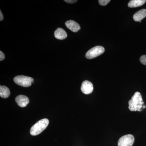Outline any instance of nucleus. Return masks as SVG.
<instances>
[{
    "label": "nucleus",
    "mask_w": 146,
    "mask_h": 146,
    "mask_svg": "<svg viewBox=\"0 0 146 146\" xmlns=\"http://www.w3.org/2000/svg\"><path fill=\"white\" fill-rule=\"evenodd\" d=\"M65 26L71 31L74 32H77L80 29V27L79 25L75 21H68L65 23Z\"/></svg>",
    "instance_id": "nucleus-8"
},
{
    "label": "nucleus",
    "mask_w": 146,
    "mask_h": 146,
    "mask_svg": "<svg viewBox=\"0 0 146 146\" xmlns=\"http://www.w3.org/2000/svg\"><path fill=\"white\" fill-rule=\"evenodd\" d=\"M134 136L131 134H127L122 136L118 141V146H132L134 143Z\"/></svg>",
    "instance_id": "nucleus-5"
},
{
    "label": "nucleus",
    "mask_w": 146,
    "mask_h": 146,
    "mask_svg": "<svg viewBox=\"0 0 146 146\" xmlns=\"http://www.w3.org/2000/svg\"><path fill=\"white\" fill-rule=\"evenodd\" d=\"M15 101L17 104L21 107H26L29 102V98L24 95L18 96L16 97Z\"/></svg>",
    "instance_id": "nucleus-7"
},
{
    "label": "nucleus",
    "mask_w": 146,
    "mask_h": 146,
    "mask_svg": "<svg viewBox=\"0 0 146 146\" xmlns=\"http://www.w3.org/2000/svg\"><path fill=\"white\" fill-rule=\"evenodd\" d=\"M81 90L83 94L86 95L91 94L94 90L93 84L91 82L85 80L82 84Z\"/></svg>",
    "instance_id": "nucleus-6"
},
{
    "label": "nucleus",
    "mask_w": 146,
    "mask_h": 146,
    "mask_svg": "<svg viewBox=\"0 0 146 146\" xmlns=\"http://www.w3.org/2000/svg\"><path fill=\"white\" fill-rule=\"evenodd\" d=\"M110 1V0H99V3L101 5L105 6L107 5Z\"/></svg>",
    "instance_id": "nucleus-13"
},
{
    "label": "nucleus",
    "mask_w": 146,
    "mask_h": 146,
    "mask_svg": "<svg viewBox=\"0 0 146 146\" xmlns=\"http://www.w3.org/2000/svg\"><path fill=\"white\" fill-rule=\"evenodd\" d=\"M140 62L143 65H146V55H144L142 56H141V58L140 59Z\"/></svg>",
    "instance_id": "nucleus-14"
},
{
    "label": "nucleus",
    "mask_w": 146,
    "mask_h": 146,
    "mask_svg": "<svg viewBox=\"0 0 146 146\" xmlns=\"http://www.w3.org/2000/svg\"><path fill=\"white\" fill-rule=\"evenodd\" d=\"M146 17V9H143L134 14L133 19L136 22H140Z\"/></svg>",
    "instance_id": "nucleus-10"
},
{
    "label": "nucleus",
    "mask_w": 146,
    "mask_h": 146,
    "mask_svg": "<svg viewBox=\"0 0 146 146\" xmlns=\"http://www.w3.org/2000/svg\"><path fill=\"white\" fill-rule=\"evenodd\" d=\"M14 82L16 84L23 87H27L31 86L33 82V78L27 76L21 75L15 77L13 79Z\"/></svg>",
    "instance_id": "nucleus-3"
},
{
    "label": "nucleus",
    "mask_w": 146,
    "mask_h": 146,
    "mask_svg": "<svg viewBox=\"0 0 146 146\" xmlns=\"http://www.w3.org/2000/svg\"><path fill=\"white\" fill-rule=\"evenodd\" d=\"M65 2H66V3H75L77 1L76 0H65Z\"/></svg>",
    "instance_id": "nucleus-16"
},
{
    "label": "nucleus",
    "mask_w": 146,
    "mask_h": 146,
    "mask_svg": "<svg viewBox=\"0 0 146 146\" xmlns=\"http://www.w3.org/2000/svg\"><path fill=\"white\" fill-rule=\"evenodd\" d=\"M145 0H131L128 4V6L130 8H135L143 5L146 3Z\"/></svg>",
    "instance_id": "nucleus-11"
},
{
    "label": "nucleus",
    "mask_w": 146,
    "mask_h": 146,
    "mask_svg": "<svg viewBox=\"0 0 146 146\" xmlns=\"http://www.w3.org/2000/svg\"><path fill=\"white\" fill-rule=\"evenodd\" d=\"M5 58V55L1 51H0V61L3 60Z\"/></svg>",
    "instance_id": "nucleus-15"
},
{
    "label": "nucleus",
    "mask_w": 146,
    "mask_h": 146,
    "mask_svg": "<svg viewBox=\"0 0 146 146\" xmlns=\"http://www.w3.org/2000/svg\"><path fill=\"white\" fill-rule=\"evenodd\" d=\"M3 13H2L1 11H0V21H3Z\"/></svg>",
    "instance_id": "nucleus-17"
},
{
    "label": "nucleus",
    "mask_w": 146,
    "mask_h": 146,
    "mask_svg": "<svg viewBox=\"0 0 146 146\" xmlns=\"http://www.w3.org/2000/svg\"><path fill=\"white\" fill-rule=\"evenodd\" d=\"M105 49L101 46H96L89 50L86 53L85 56L88 59H92L104 53Z\"/></svg>",
    "instance_id": "nucleus-4"
},
{
    "label": "nucleus",
    "mask_w": 146,
    "mask_h": 146,
    "mask_svg": "<svg viewBox=\"0 0 146 146\" xmlns=\"http://www.w3.org/2000/svg\"><path fill=\"white\" fill-rule=\"evenodd\" d=\"M10 91L8 88L5 86H0V96L3 98H7L9 97Z\"/></svg>",
    "instance_id": "nucleus-12"
},
{
    "label": "nucleus",
    "mask_w": 146,
    "mask_h": 146,
    "mask_svg": "<svg viewBox=\"0 0 146 146\" xmlns=\"http://www.w3.org/2000/svg\"><path fill=\"white\" fill-rule=\"evenodd\" d=\"M54 36L57 39L63 40L68 36L67 33L63 29L59 28L54 32Z\"/></svg>",
    "instance_id": "nucleus-9"
},
{
    "label": "nucleus",
    "mask_w": 146,
    "mask_h": 146,
    "mask_svg": "<svg viewBox=\"0 0 146 146\" xmlns=\"http://www.w3.org/2000/svg\"><path fill=\"white\" fill-rule=\"evenodd\" d=\"M129 109L131 111L141 112L146 107L144 105L142 96L139 92H136L128 102Z\"/></svg>",
    "instance_id": "nucleus-1"
},
{
    "label": "nucleus",
    "mask_w": 146,
    "mask_h": 146,
    "mask_svg": "<svg viewBox=\"0 0 146 146\" xmlns=\"http://www.w3.org/2000/svg\"><path fill=\"white\" fill-rule=\"evenodd\" d=\"M49 123V121L47 119L39 120L30 129L31 134L32 136H36L40 134L46 129Z\"/></svg>",
    "instance_id": "nucleus-2"
}]
</instances>
